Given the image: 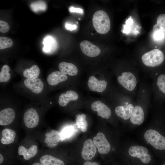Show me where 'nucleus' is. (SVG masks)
Returning <instances> with one entry per match:
<instances>
[{"label": "nucleus", "mask_w": 165, "mask_h": 165, "mask_svg": "<svg viewBox=\"0 0 165 165\" xmlns=\"http://www.w3.org/2000/svg\"><path fill=\"white\" fill-rule=\"evenodd\" d=\"M10 69L9 67L5 64L2 67L0 72V82H8L10 77L9 73Z\"/></svg>", "instance_id": "a878e982"}, {"label": "nucleus", "mask_w": 165, "mask_h": 165, "mask_svg": "<svg viewBox=\"0 0 165 165\" xmlns=\"http://www.w3.org/2000/svg\"><path fill=\"white\" fill-rule=\"evenodd\" d=\"M86 118V115L84 114H77L75 117L76 123L78 129L84 132L87 130L88 124Z\"/></svg>", "instance_id": "b1692460"}, {"label": "nucleus", "mask_w": 165, "mask_h": 165, "mask_svg": "<svg viewBox=\"0 0 165 165\" xmlns=\"http://www.w3.org/2000/svg\"><path fill=\"white\" fill-rule=\"evenodd\" d=\"M87 84L90 91L101 92L106 90L108 82L105 80H98L94 76L92 75L89 79Z\"/></svg>", "instance_id": "f8f14e48"}, {"label": "nucleus", "mask_w": 165, "mask_h": 165, "mask_svg": "<svg viewBox=\"0 0 165 165\" xmlns=\"http://www.w3.org/2000/svg\"><path fill=\"white\" fill-rule=\"evenodd\" d=\"M97 152V148L93 141L88 139L84 142L81 152L82 160L86 161H90L94 158Z\"/></svg>", "instance_id": "0eeeda50"}, {"label": "nucleus", "mask_w": 165, "mask_h": 165, "mask_svg": "<svg viewBox=\"0 0 165 165\" xmlns=\"http://www.w3.org/2000/svg\"><path fill=\"white\" fill-rule=\"evenodd\" d=\"M13 41L10 38L0 37V49L2 50L11 47L13 45Z\"/></svg>", "instance_id": "bb28decb"}, {"label": "nucleus", "mask_w": 165, "mask_h": 165, "mask_svg": "<svg viewBox=\"0 0 165 165\" xmlns=\"http://www.w3.org/2000/svg\"><path fill=\"white\" fill-rule=\"evenodd\" d=\"M153 36L157 41H160L165 38V25L156 24L152 28Z\"/></svg>", "instance_id": "4be33fe9"}, {"label": "nucleus", "mask_w": 165, "mask_h": 165, "mask_svg": "<svg viewBox=\"0 0 165 165\" xmlns=\"http://www.w3.org/2000/svg\"><path fill=\"white\" fill-rule=\"evenodd\" d=\"M73 131V129L72 127H69L66 128L64 130L62 134H61L62 137H67L72 134Z\"/></svg>", "instance_id": "7c9ffc66"}, {"label": "nucleus", "mask_w": 165, "mask_h": 165, "mask_svg": "<svg viewBox=\"0 0 165 165\" xmlns=\"http://www.w3.org/2000/svg\"><path fill=\"white\" fill-rule=\"evenodd\" d=\"M134 104H131L124 106H116L115 111L116 115L122 119L127 120L130 119L132 113Z\"/></svg>", "instance_id": "2eb2a0df"}, {"label": "nucleus", "mask_w": 165, "mask_h": 165, "mask_svg": "<svg viewBox=\"0 0 165 165\" xmlns=\"http://www.w3.org/2000/svg\"><path fill=\"white\" fill-rule=\"evenodd\" d=\"M16 136V132L13 130L5 128L2 132L1 142L3 145H9L13 143Z\"/></svg>", "instance_id": "6ab92c4d"}, {"label": "nucleus", "mask_w": 165, "mask_h": 165, "mask_svg": "<svg viewBox=\"0 0 165 165\" xmlns=\"http://www.w3.org/2000/svg\"><path fill=\"white\" fill-rule=\"evenodd\" d=\"M58 67L60 71L65 75L68 74L71 76L77 75L78 70L76 66L74 64L63 62L59 64Z\"/></svg>", "instance_id": "aec40b11"}, {"label": "nucleus", "mask_w": 165, "mask_h": 165, "mask_svg": "<svg viewBox=\"0 0 165 165\" xmlns=\"http://www.w3.org/2000/svg\"><path fill=\"white\" fill-rule=\"evenodd\" d=\"M65 28L68 30L72 31L76 29L77 26L76 25H72L68 23H66L65 25Z\"/></svg>", "instance_id": "72a5a7b5"}, {"label": "nucleus", "mask_w": 165, "mask_h": 165, "mask_svg": "<svg viewBox=\"0 0 165 165\" xmlns=\"http://www.w3.org/2000/svg\"><path fill=\"white\" fill-rule=\"evenodd\" d=\"M39 117L36 111L31 108L27 110L23 116V121L26 127L29 129L36 127L39 122Z\"/></svg>", "instance_id": "6e6552de"}, {"label": "nucleus", "mask_w": 165, "mask_h": 165, "mask_svg": "<svg viewBox=\"0 0 165 165\" xmlns=\"http://www.w3.org/2000/svg\"><path fill=\"white\" fill-rule=\"evenodd\" d=\"M4 160V158L2 154H0V164H1L2 163Z\"/></svg>", "instance_id": "c9c22d12"}, {"label": "nucleus", "mask_w": 165, "mask_h": 165, "mask_svg": "<svg viewBox=\"0 0 165 165\" xmlns=\"http://www.w3.org/2000/svg\"><path fill=\"white\" fill-rule=\"evenodd\" d=\"M40 162L45 165H65L63 160L49 154H46L41 156Z\"/></svg>", "instance_id": "412c9836"}, {"label": "nucleus", "mask_w": 165, "mask_h": 165, "mask_svg": "<svg viewBox=\"0 0 165 165\" xmlns=\"http://www.w3.org/2000/svg\"><path fill=\"white\" fill-rule=\"evenodd\" d=\"M147 148L143 146L135 145L130 147L128 150L129 154L131 156L138 158L145 164L149 163L151 157L148 154Z\"/></svg>", "instance_id": "39448f33"}, {"label": "nucleus", "mask_w": 165, "mask_h": 165, "mask_svg": "<svg viewBox=\"0 0 165 165\" xmlns=\"http://www.w3.org/2000/svg\"><path fill=\"white\" fill-rule=\"evenodd\" d=\"M10 27L8 23L6 21L0 20V31L3 33L7 32Z\"/></svg>", "instance_id": "c756f323"}, {"label": "nucleus", "mask_w": 165, "mask_h": 165, "mask_svg": "<svg viewBox=\"0 0 165 165\" xmlns=\"http://www.w3.org/2000/svg\"><path fill=\"white\" fill-rule=\"evenodd\" d=\"M24 83L27 88L35 94L41 93L43 89V83L39 78L26 79L24 81Z\"/></svg>", "instance_id": "4468645a"}, {"label": "nucleus", "mask_w": 165, "mask_h": 165, "mask_svg": "<svg viewBox=\"0 0 165 165\" xmlns=\"http://www.w3.org/2000/svg\"><path fill=\"white\" fill-rule=\"evenodd\" d=\"M93 26L96 31L101 34H105L110 30V21L107 14L102 10L97 11L92 18Z\"/></svg>", "instance_id": "7ed1b4c3"}, {"label": "nucleus", "mask_w": 165, "mask_h": 165, "mask_svg": "<svg viewBox=\"0 0 165 165\" xmlns=\"http://www.w3.org/2000/svg\"><path fill=\"white\" fill-rule=\"evenodd\" d=\"M78 98V95L75 91L69 90L66 93H63L60 95L59 98L58 103L61 106L64 107L70 101H76Z\"/></svg>", "instance_id": "a211bd4d"}, {"label": "nucleus", "mask_w": 165, "mask_h": 165, "mask_svg": "<svg viewBox=\"0 0 165 165\" xmlns=\"http://www.w3.org/2000/svg\"><path fill=\"white\" fill-rule=\"evenodd\" d=\"M30 7L32 10L35 12L39 10H45L46 9L45 3L42 1L33 2L31 4Z\"/></svg>", "instance_id": "cd10ccee"}, {"label": "nucleus", "mask_w": 165, "mask_h": 165, "mask_svg": "<svg viewBox=\"0 0 165 165\" xmlns=\"http://www.w3.org/2000/svg\"><path fill=\"white\" fill-rule=\"evenodd\" d=\"M134 21L132 18H129L126 22V24L124 26L123 32L125 34L129 33L131 28V26L133 24Z\"/></svg>", "instance_id": "c85d7f7f"}, {"label": "nucleus", "mask_w": 165, "mask_h": 165, "mask_svg": "<svg viewBox=\"0 0 165 165\" xmlns=\"http://www.w3.org/2000/svg\"><path fill=\"white\" fill-rule=\"evenodd\" d=\"M32 165H45L41 163H35L32 164Z\"/></svg>", "instance_id": "e433bc0d"}, {"label": "nucleus", "mask_w": 165, "mask_h": 165, "mask_svg": "<svg viewBox=\"0 0 165 165\" xmlns=\"http://www.w3.org/2000/svg\"><path fill=\"white\" fill-rule=\"evenodd\" d=\"M150 76L153 82L151 86L153 100L158 102L165 100V70H156Z\"/></svg>", "instance_id": "f257e3e1"}, {"label": "nucleus", "mask_w": 165, "mask_h": 165, "mask_svg": "<svg viewBox=\"0 0 165 165\" xmlns=\"http://www.w3.org/2000/svg\"><path fill=\"white\" fill-rule=\"evenodd\" d=\"M80 45L82 53L88 57H94L98 56L100 53V49L95 45L92 44L88 40L82 41Z\"/></svg>", "instance_id": "9b49d317"}, {"label": "nucleus", "mask_w": 165, "mask_h": 165, "mask_svg": "<svg viewBox=\"0 0 165 165\" xmlns=\"http://www.w3.org/2000/svg\"><path fill=\"white\" fill-rule=\"evenodd\" d=\"M82 165H100L97 162L87 161L85 162Z\"/></svg>", "instance_id": "f704fd0d"}, {"label": "nucleus", "mask_w": 165, "mask_h": 165, "mask_svg": "<svg viewBox=\"0 0 165 165\" xmlns=\"http://www.w3.org/2000/svg\"><path fill=\"white\" fill-rule=\"evenodd\" d=\"M40 73L38 67L36 65H33L30 68L24 70L23 75L27 79H36L38 77Z\"/></svg>", "instance_id": "5701e85b"}, {"label": "nucleus", "mask_w": 165, "mask_h": 165, "mask_svg": "<svg viewBox=\"0 0 165 165\" xmlns=\"http://www.w3.org/2000/svg\"><path fill=\"white\" fill-rule=\"evenodd\" d=\"M62 139L61 133L53 129L45 134L44 141L46 147L53 148L57 145Z\"/></svg>", "instance_id": "1a4fd4ad"}, {"label": "nucleus", "mask_w": 165, "mask_h": 165, "mask_svg": "<svg viewBox=\"0 0 165 165\" xmlns=\"http://www.w3.org/2000/svg\"><path fill=\"white\" fill-rule=\"evenodd\" d=\"M157 24L165 25V14H161L158 16L157 19Z\"/></svg>", "instance_id": "2f4dec72"}, {"label": "nucleus", "mask_w": 165, "mask_h": 165, "mask_svg": "<svg viewBox=\"0 0 165 165\" xmlns=\"http://www.w3.org/2000/svg\"><path fill=\"white\" fill-rule=\"evenodd\" d=\"M38 151V147L35 145H31L28 149L20 145L18 148V153L19 155L22 156L25 160H28L36 155Z\"/></svg>", "instance_id": "dca6fc26"}, {"label": "nucleus", "mask_w": 165, "mask_h": 165, "mask_svg": "<svg viewBox=\"0 0 165 165\" xmlns=\"http://www.w3.org/2000/svg\"><path fill=\"white\" fill-rule=\"evenodd\" d=\"M15 112L11 108L4 109L0 112V125L7 126L12 123L15 117Z\"/></svg>", "instance_id": "ddd939ff"}, {"label": "nucleus", "mask_w": 165, "mask_h": 165, "mask_svg": "<svg viewBox=\"0 0 165 165\" xmlns=\"http://www.w3.org/2000/svg\"><path fill=\"white\" fill-rule=\"evenodd\" d=\"M165 56L163 53L157 49H154L144 54L141 60L143 64L149 68H156L164 62Z\"/></svg>", "instance_id": "f03ea898"}, {"label": "nucleus", "mask_w": 165, "mask_h": 165, "mask_svg": "<svg viewBox=\"0 0 165 165\" xmlns=\"http://www.w3.org/2000/svg\"><path fill=\"white\" fill-rule=\"evenodd\" d=\"M144 137L145 140L156 149H165V137L158 131L149 129L145 133Z\"/></svg>", "instance_id": "20e7f679"}, {"label": "nucleus", "mask_w": 165, "mask_h": 165, "mask_svg": "<svg viewBox=\"0 0 165 165\" xmlns=\"http://www.w3.org/2000/svg\"><path fill=\"white\" fill-rule=\"evenodd\" d=\"M91 108L93 111H97V115L102 118L108 119L111 116L112 111L109 107L100 101L93 102Z\"/></svg>", "instance_id": "9d476101"}, {"label": "nucleus", "mask_w": 165, "mask_h": 165, "mask_svg": "<svg viewBox=\"0 0 165 165\" xmlns=\"http://www.w3.org/2000/svg\"><path fill=\"white\" fill-rule=\"evenodd\" d=\"M68 79L67 76L60 71H57L52 72L47 79L48 83L51 86L57 85L60 82L64 81Z\"/></svg>", "instance_id": "f3484780"}, {"label": "nucleus", "mask_w": 165, "mask_h": 165, "mask_svg": "<svg viewBox=\"0 0 165 165\" xmlns=\"http://www.w3.org/2000/svg\"><path fill=\"white\" fill-rule=\"evenodd\" d=\"M93 141L100 154H105L110 152L111 145L103 133H98L96 136L94 137Z\"/></svg>", "instance_id": "423d86ee"}, {"label": "nucleus", "mask_w": 165, "mask_h": 165, "mask_svg": "<svg viewBox=\"0 0 165 165\" xmlns=\"http://www.w3.org/2000/svg\"><path fill=\"white\" fill-rule=\"evenodd\" d=\"M70 12L73 13H76L82 14L83 10L82 9L78 8H76L73 6H71L69 8Z\"/></svg>", "instance_id": "473e14b6"}, {"label": "nucleus", "mask_w": 165, "mask_h": 165, "mask_svg": "<svg viewBox=\"0 0 165 165\" xmlns=\"http://www.w3.org/2000/svg\"><path fill=\"white\" fill-rule=\"evenodd\" d=\"M44 46L43 51L46 52H49L55 49L56 46L55 41L50 36L45 38L43 41Z\"/></svg>", "instance_id": "393cba45"}, {"label": "nucleus", "mask_w": 165, "mask_h": 165, "mask_svg": "<svg viewBox=\"0 0 165 165\" xmlns=\"http://www.w3.org/2000/svg\"><path fill=\"white\" fill-rule=\"evenodd\" d=\"M162 165H165V163L163 164Z\"/></svg>", "instance_id": "4c0bfd02"}]
</instances>
